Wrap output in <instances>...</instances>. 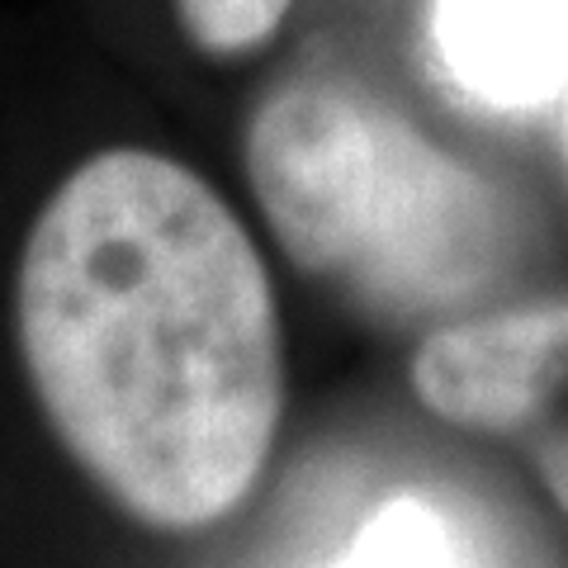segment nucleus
<instances>
[{
	"instance_id": "nucleus-1",
	"label": "nucleus",
	"mask_w": 568,
	"mask_h": 568,
	"mask_svg": "<svg viewBox=\"0 0 568 568\" xmlns=\"http://www.w3.org/2000/svg\"><path fill=\"white\" fill-rule=\"evenodd\" d=\"M24 375L62 450L152 530H204L261 484L284 413L280 308L246 227L190 166L114 148L29 227Z\"/></svg>"
},
{
	"instance_id": "nucleus-2",
	"label": "nucleus",
	"mask_w": 568,
	"mask_h": 568,
	"mask_svg": "<svg viewBox=\"0 0 568 568\" xmlns=\"http://www.w3.org/2000/svg\"><path fill=\"white\" fill-rule=\"evenodd\" d=\"M246 175L298 271L394 323H450L517 252L493 181L342 81H294L265 100L246 129Z\"/></svg>"
},
{
	"instance_id": "nucleus-3",
	"label": "nucleus",
	"mask_w": 568,
	"mask_h": 568,
	"mask_svg": "<svg viewBox=\"0 0 568 568\" xmlns=\"http://www.w3.org/2000/svg\"><path fill=\"white\" fill-rule=\"evenodd\" d=\"M413 394L459 432L517 446L568 511V298L432 327L413 355Z\"/></svg>"
},
{
	"instance_id": "nucleus-4",
	"label": "nucleus",
	"mask_w": 568,
	"mask_h": 568,
	"mask_svg": "<svg viewBox=\"0 0 568 568\" xmlns=\"http://www.w3.org/2000/svg\"><path fill=\"white\" fill-rule=\"evenodd\" d=\"M432 43L455 91L493 110L568 91V0H432Z\"/></svg>"
},
{
	"instance_id": "nucleus-5",
	"label": "nucleus",
	"mask_w": 568,
	"mask_h": 568,
	"mask_svg": "<svg viewBox=\"0 0 568 568\" xmlns=\"http://www.w3.org/2000/svg\"><path fill=\"white\" fill-rule=\"evenodd\" d=\"M332 568H469V555L432 503L394 497L355 530Z\"/></svg>"
},
{
	"instance_id": "nucleus-6",
	"label": "nucleus",
	"mask_w": 568,
	"mask_h": 568,
	"mask_svg": "<svg viewBox=\"0 0 568 568\" xmlns=\"http://www.w3.org/2000/svg\"><path fill=\"white\" fill-rule=\"evenodd\" d=\"M175 6H181L185 33L204 52L237 58L271 39L294 0H175Z\"/></svg>"
},
{
	"instance_id": "nucleus-7",
	"label": "nucleus",
	"mask_w": 568,
	"mask_h": 568,
	"mask_svg": "<svg viewBox=\"0 0 568 568\" xmlns=\"http://www.w3.org/2000/svg\"><path fill=\"white\" fill-rule=\"evenodd\" d=\"M564 162H568V119H564Z\"/></svg>"
}]
</instances>
